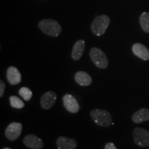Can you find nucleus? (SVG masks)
Masks as SVG:
<instances>
[{"instance_id": "ddd939ff", "label": "nucleus", "mask_w": 149, "mask_h": 149, "mask_svg": "<svg viewBox=\"0 0 149 149\" xmlns=\"http://www.w3.org/2000/svg\"><path fill=\"white\" fill-rule=\"evenodd\" d=\"M74 80L77 84L82 86H88L92 84V78L84 71H78L74 74Z\"/></svg>"}, {"instance_id": "4468645a", "label": "nucleus", "mask_w": 149, "mask_h": 149, "mask_svg": "<svg viewBox=\"0 0 149 149\" xmlns=\"http://www.w3.org/2000/svg\"><path fill=\"white\" fill-rule=\"evenodd\" d=\"M85 49V42L83 40H78L74 44L72 51V58L74 61H77L81 58Z\"/></svg>"}, {"instance_id": "39448f33", "label": "nucleus", "mask_w": 149, "mask_h": 149, "mask_svg": "<svg viewBox=\"0 0 149 149\" xmlns=\"http://www.w3.org/2000/svg\"><path fill=\"white\" fill-rule=\"evenodd\" d=\"M133 139L137 146H149V130L141 128H135L133 130Z\"/></svg>"}, {"instance_id": "2eb2a0df", "label": "nucleus", "mask_w": 149, "mask_h": 149, "mask_svg": "<svg viewBox=\"0 0 149 149\" xmlns=\"http://www.w3.org/2000/svg\"><path fill=\"white\" fill-rule=\"evenodd\" d=\"M132 120L136 124L149 121V109H141L136 111L132 116Z\"/></svg>"}, {"instance_id": "1a4fd4ad", "label": "nucleus", "mask_w": 149, "mask_h": 149, "mask_svg": "<svg viewBox=\"0 0 149 149\" xmlns=\"http://www.w3.org/2000/svg\"><path fill=\"white\" fill-rule=\"evenodd\" d=\"M23 143L26 146L32 149H42L44 146V143L42 139L33 134L25 136L23 139Z\"/></svg>"}, {"instance_id": "a211bd4d", "label": "nucleus", "mask_w": 149, "mask_h": 149, "mask_svg": "<svg viewBox=\"0 0 149 149\" xmlns=\"http://www.w3.org/2000/svg\"><path fill=\"white\" fill-rule=\"evenodd\" d=\"M19 94L25 101H29L33 96L32 91L27 87H22L20 88L19 91Z\"/></svg>"}, {"instance_id": "0eeeda50", "label": "nucleus", "mask_w": 149, "mask_h": 149, "mask_svg": "<svg viewBox=\"0 0 149 149\" xmlns=\"http://www.w3.org/2000/svg\"><path fill=\"white\" fill-rule=\"evenodd\" d=\"M63 104L67 111L71 113H77L80 107L77 100L70 94H66L63 97Z\"/></svg>"}, {"instance_id": "f8f14e48", "label": "nucleus", "mask_w": 149, "mask_h": 149, "mask_svg": "<svg viewBox=\"0 0 149 149\" xmlns=\"http://www.w3.org/2000/svg\"><path fill=\"white\" fill-rule=\"evenodd\" d=\"M77 145V141L68 137H59L57 140L58 149H75Z\"/></svg>"}, {"instance_id": "f3484780", "label": "nucleus", "mask_w": 149, "mask_h": 149, "mask_svg": "<svg viewBox=\"0 0 149 149\" xmlns=\"http://www.w3.org/2000/svg\"><path fill=\"white\" fill-rule=\"evenodd\" d=\"M9 101H10L11 107L13 108H15V109H23L24 106H25L23 101H22V100L17 96H10V98H9Z\"/></svg>"}, {"instance_id": "9b49d317", "label": "nucleus", "mask_w": 149, "mask_h": 149, "mask_svg": "<svg viewBox=\"0 0 149 149\" xmlns=\"http://www.w3.org/2000/svg\"><path fill=\"white\" fill-rule=\"evenodd\" d=\"M132 51L139 58L145 61L149 59V50L143 44H139V43L133 44V47H132Z\"/></svg>"}, {"instance_id": "dca6fc26", "label": "nucleus", "mask_w": 149, "mask_h": 149, "mask_svg": "<svg viewBox=\"0 0 149 149\" xmlns=\"http://www.w3.org/2000/svg\"><path fill=\"white\" fill-rule=\"evenodd\" d=\"M140 25L143 31L146 33H149V13L144 12L141 15L139 18Z\"/></svg>"}, {"instance_id": "f03ea898", "label": "nucleus", "mask_w": 149, "mask_h": 149, "mask_svg": "<svg viewBox=\"0 0 149 149\" xmlns=\"http://www.w3.org/2000/svg\"><path fill=\"white\" fill-rule=\"evenodd\" d=\"M91 117L95 124L102 127H109L112 124L111 115L105 110L93 109L91 112Z\"/></svg>"}, {"instance_id": "20e7f679", "label": "nucleus", "mask_w": 149, "mask_h": 149, "mask_svg": "<svg viewBox=\"0 0 149 149\" xmlns=\"http://www.w3.org/2000/svg\"><path fill=\"white\" fill-rule=\"evenodd\" d=\"M90 57L94 64L99 68L105 69L109 66V61L107 55L100 48L96 47L91 48Z\"/></svg>"}, {"instance_id": "9d476101", "label": "nucleus", "mask_w": 149, "mask_h": 149, "mask_svg": "<svg viewBox=\"0 0 149 149\" xmlns=\"http://www.w3.org/2000/svg\"><path fill=\"white\" fill-rule=\"evenodd\" d=\"M6 77L8 81L11 85L19 84L22 81L21 73L15 66H10L7 69Z\"/></svg>"}, {"instance_id": "6ab92c4d", "label": "nucleus", "mask_w": 149, "mask_h": 149, "mask_svg": "<svg viewBox=\"0 0 149 149\" xmlns=\"http://www.w3.org/2000/svg\"><path fill=\"white\" fill-rule=\"evenodd\" d=\"M5 88H6L5 83L3 82L2 80H0V97H2L3 95Z\"/></svg>"}, {"instance_id": "f257e3e1", "label": "nucleus", "mask_w": 149, "mask_h": 149, "mask_svg": "<svg viewBox=\"0 0 149 149\" xmlns=\"http://www.w3.org/2000/svg\"><path fill=\"white\" fill-rule=\"evenodd\" d=\"M38 27L46 35L53 37H58L61 32V26L53 19H43L38 24Z\"/></svg>"}, {"instance_id": "423d86ee", "label": "nucleus", "mask_w": 149, "mask_h": 149, "mask_svg": "<svg viewBox=\"0 0 149 149\" xmlns=\"http://www.w3.org/2000/svg\"><path fill=\"white\" fill-rule=\"evenodd\" d=\"M22 131L21 123L12 122L7 126L5 130V135L10 141H15L19 137Z\"/></svg>"}, {"instance_id": "aec40b11", "label": "nucleus", "mask_w": 149, "mask_h": 149, "mask_svg": "<svg viewBox=\"0 0 149 149\" xmlns=\"http://www.w3.org/2000/svg\"><path fill=\"white\" fill-rule=\"evenodd\" d=\"M104 149H117V147L115 146V145L113 143H107L105 145Z\"/></svg>"}, {"instance_id": "7ed1b4c3", "label": "nucleus", "mask_w": 149, "mask_h": 149, "mask_svg": "<svg viewBox=\"0 0 149 149\" xmlns=\"http://www.w3.org/2000/svg\"><path fill=\"white\" fill-rule=\"evenodd\" d=\"M110 19L107 15H100L93 20L91 24V31L97 36H101L104 35L109 27Z\"/></svg>"}, {"instance_id": "6e6552de", "label": "nucleus", "mask_w": 149, "mask_h": 149, "mask_svg": "<svg viewBox=\"0 0 149 149\" xmlns=\"http://www.w3.org/2000/svg\"><path fill=\"white\" fill-rule=\"evenodd\" d=\"M57 101V95L53 91H48L44 93L41 98V107L44 109H50L55 105Z\"/></svg>"}, {"instance_id": "412c9836", "label": "nucleus", "mask_w": 149, "mask_h": 149, "mask_svg": "<svg viewBox=\"0 0 149 149\" xmlns=\"http://www.w3.org/2000/svg\"><path fill=\"white\" fill-rule=\"evenodd\" d=\"M3 149H11L10 148H8V147H6V148H3Z\"/></svg>"}]
</instances>
